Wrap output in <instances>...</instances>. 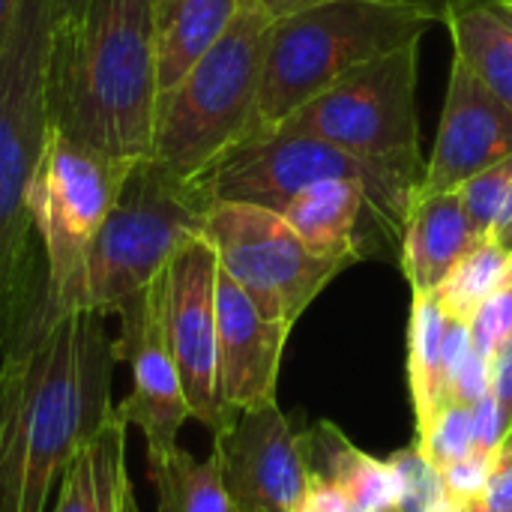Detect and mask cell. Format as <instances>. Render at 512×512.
I'll list each match as a JSON object with an SVG mask.
<instances>
[{
	"mask_svg": "<svg viewBox=\"0 0 512 512\" xmlns=\"http://www.w3.org/2000/svg\"><path fill=\"white\" fill-rule=\"evenodd\" d=\"M420 453L441 471L444 465L468 456L477 450V432H474V408L447 402L435 420L426 426V432L417 435Z\"/></svg>",
	"mask_w": 512,
	"mask_h": 512,
	"instance_id": "25",
	"label": "cell"
},
{
	"mask_svg": "<svg viewBox=\"0 0 512 512\" xmlns=\"http://www.w3.org/2000/svg\"><path fill=\"white\" fill-rule=\"evenodd\" d=\"M459 512H512V510H498V507H489L483 498H474V501H465V504H459L456 507Z\"/></svg>",
	"mask_w": 512,
	"mask_h": 512,
	"instance_id": "39",
	"label": "cell"
},
{
	"mask_svg": "<svg viewBox=\"0 0 512 512\" xmlns=\"http://www.w3.org/2000/svg\"><path fill=\"white\" fill-rule=\"evenodd\" d=\"M474 240L477 234L459 192L417 201L399 237V267L411 285V294H435Z\"/></svg>",
	"mask_w": 512,
	"mask_h": 512,
	"instance_id": "18",
	"label": "cell"
},
{
	"mask_svg": "<svg viewBox=\"0 0 512 512\" xmlns=\"http://www.w3.org/2000/svg\"><path fill=\"white\" fill-rule=\"evenodd\" d=\"M483 501L498 510H512V438L492 453V468H489V480L483 489Z\"/></svg>",
	"mask_w": 512,
	"mask_h": 512,
	"instance_id": "31",
	"label": "cell"
},
{
	"mask_svg": "<svg viewBox=\"0 0 512 512\" xmlns=\"http://www.w3.org/2000/svg\"><path fill=\"white\" fill-rule=\"evenodd\" d=\"M489 378H492V396L501 408L507 438H512V336L489 357Z\"/></svg>",
	"mask_w": 512,
	"mask_h": 512,
	"instance_id": "30",
	"label": "cell"
},
{
	"mask_svg": "<svg viewBox=\"0 0 512 512\" xmlns=\"http://www.w3.org/2000/svg\"><path fill=\"white\" fill-rule=\"evenodd\" d=\"M474 432H477V450H486V453H495L504 441H510L504 420H501V408L492 393L474 405Z\"/></svg>",
	"mask_w": 512,
	"mask_h": 512,
	"instance_id": "32",
	"label": "cell"
},
{
	"mask_svg": "<svg viewBox=\"0 0 512 512\" xmlns=\"http://www.w3.org/2000/svg\"><path fill=\"white\" fill-rule=\"evenodd\" d=\"M15 9H18V0H0V51H3L6 36H9L12 18H15Z\"/></svg>",
	"mask_w": 512,
	"mask_h": 512,
	"instance_id": "37",
	"label": "cell"
},
{
	"mask_svg": "<svg viewBox=\"0 0 512 512\" xmlns=\"http://www.w3.org/2000/svg\"><path fill=\"white\" fill-rule=\"evenodd\" d=\"M507 156H512V111L474 78L459 57H453L438 138L423 165L414 204L456 192L462 183Z\"/></svg>",
	"mask_w": 512,
	"mask_h": 512,
	"instance_id": "14",
	"label": "cell"
},
{
	"mask_svg": "<svg viewBox=\"0 0 512 512\" xmlns=\"http://www.w3.org/2000/svg\"><path fill=\"white\" fill-rule=\"evenodd\" d=\"M219 384L231 414L276 402L282 354L291 330L267 321L255 303L219 270Z\"/></svg>",
	"mask_w": 512,
	"mask_h": 512,
	"instance_id": "15",
	"label": "cell"
},
{
	"mask_svg": "<svg viewBox=\"0 0 512 512\" xmlns=\"http://www.w3.org/2000/svg\"><path fill=\"white\" fill-rule=\"evenodd\" d=\"M210 450L219 459L234 512H291L306 492L303 441L279 402L237 414Z\"/></svg>",
	"mask_w": 512,
	"mask_h": 512,
	"instance_id": "13",
	"label": "cell"
},
{
	"mask_svg": "<svg viewBox=\"0 0 512 512\" xmlns=\"http://www.w3.org/2000/svg\"><path fill=\"white\" fill-rule=\"evenodd\" d=\"M512 189V156L495 162L492 168L480 171L477 177H471L468 183H462L456 192L465 204V213H468V222L480 237H489L504 201H507V192Z\"/></svg>",
	"mask_w": 512,
	"mask_h": 512,
	"instance_id": "26",
	"label": "cell"
},
{
	"mask_svg": "<svg viewBox=\"0 0 512 512\" xmlns=\"http://www.w3.org/2000/svg\"><path fill=\"white\" fill-rule=\"evenodd\" d=\"M489 237H492L498 246H504L507 252L512 249V189L507 192V201H504V207H501V213H498V219H495Z\"/></svg>",
	"mask_w": 512,
	"mask_h": 512,
	"instance_id": "35",
	"label": "cell"
},
{
	"mask_svg": "<svg viewBox=\"0 0 512 512\" xmlns=\"http://www.w3.org/2000/svg\"><path fill=\"white\" fill-rule=\"evenodd\" d=\"M291 512H348V504H345L342 492L336 489V483L309 471L306 492Z\"/></svg>",
	"mask_w": 512,
	"mask_h": 512,
	"instance_id": "33",
	"label": "cell"
},
{
	"mask_svg": "<svg viewBox=\"0 0 512 512\" xmlns=\"http://www.w3.org/2000/svg\"><path fill=\"white\" fill-rule=\"evenodd\" d=\"M48 0H18L0 51V351L45 273L27 192L48 138Z\"/></svg>",
	"mask_w": 512,
	"mask_h": 512,
	"instance_id": "3",
	"label": "cell"
},
{
	"mask_svg": "<svg viewBox=\"0 0 512 512\" xmlns=\"http://www.w3.org/2000/svg\"><path fill=\"white\" fill-rule=\"evenodd\" d=\"M390 462H393L399 483H402L396 512H432L447 498L444 483H441V471L420 453L417 441L405 450H396L390 456Z\"/></svg>",
	"mask_w": 512,
	"mask_h": 512,
	"instance_id": "27",
	"label": "cell"
},
{
	"mask_svg": "<svg viewBox=\"0 0 512 512\" xmlns=\"http://www.w3.org/2000/svg\"><path fill=\"white\" fill-rule=\"evenodd\" d=\"M420 42L390 51L309 99L273 132L321 138L375 168L420 186V120H417Z\"/></svg>",
	"mask_w": 512,
	"mask_h": 512,
	"instance_id": "7",
	"label": "cell"
},
{
	"mask_svg": "<svg viewBox=\"0 0 512 512\" xmlns=\"http://www.w3.org/2000/svg\"><path fill=\"white\" fill-rule=\"evenodd\" d=\"M207 207L210 201L195 180L177 177L153 156L135 159L81 273L60 297L48 294L51 303L60 312L117 315L189 240L204 234Z\"/></svg>",
	"mask_w": 512,
	"mask_h": 512,
	"instance_id": "5",
	"label": "cell"
},
{
	"mask_svg": "<svg viewBox=\"0 0 512 512\" xmlns=\"http://www.w3.org/2000/svg\"><path fill=\"white\" fill-rule=\"evenodd\" d=\"M258 9H264L273 21L285 18V15H294V12H303L309 6H318V3H327V0H252Z\"/></svg>",
	"mask_w": 512,
	"mask_h": 512,
	"instance_id": "34",
	"label": "cell"
},
{
	"mask_svg": "<svg viewBox=\"0 0 512 512\" xmlns=\"http://www.w3.org/2000/svg\"><path fill=\"white\" fill-rule=\"evenodd\" d=\"M471 345L483 354L492 357L507 339L512 336V285L498 288L468 321Z\"/></svg>",
	"mask_w": 512,
	"mask_h": 512,
	"instance_id": "28",
	"label": "cell"
},
{
	"mask_svg": "<svg viewBox=\"0 0 512 512\" xmlns=\"http://www.w3.org/2000/svg\"><path fill=\"white\" fill-rule=\"evenodd\" d=\"M273 18L252 0L228 33L159 96L153 159L183 180L204 177L255 129Z\"/></svg>",
	"mask_w": 512,
	"mask_h": 512,
	"instance_id": "6",
	"label": "cell"
},
{
	"mask_svg": "<svg viewBox=\"0 0 512 512\" xmlns=\"http://www.w3.org/2000/svg\"><path fill=\"white\" fill-rule=\"evenodd\" d=\"M393 512H396V510H393Z\"/></svg>",
	"mask_w": 512,
	"mask_h": 512,
	"instance_id": "42",
	"label": "cell"
},
{
	"mask_svg": "<svg viewBox=\"0 0 512 512\" xmlns=\"http://www.w3.org/2000/svg\"><path fill=\"white\" fill-rule=\"evenodd\" d=\"M318 180L363 183L390 237H402V225L414 207V186L312 135L267 132L246 138L195 183L207 201H246L279 210L291 195Z\"/></svg>",
	"mask_w": 512,
	"mask_h": 512,
	"instance_id": "8",
	"label": "cell"
},
{
	"mask_svg": "<svg viewBox=\"0 0 512 512\" xmlns=\"http://www.w3.org/2000/svg\"><path fill=\"white\" fill-rule=\"evenodd\" d=\"M165 291L168 267L120 309V336L114 342L117 360L129 363L132 387L123 402H114V414L135 426L144 438L147 456H159L177 447L186 426L189 405L174 366V354L165 330Z\"/></svg>",
	"mask_w": 512,
	"mask_h": 512,
	"instance_id": "12",
	"label": "cell"
},
{
	"mask_svg": "<svg viewBox=\"0 0 512 512\" xmlns=\"http://www.w3.org/2000/svg\"><path fill=\"white\" fill-rule=\"evenodd\" d=\"M489 468H492V453H486V450H474V453L444 465L441 468V483H444L447 501H453L459 507L465 501L483 498Z\"/></svg>",
	"mask_w": 512,
	"mask_h": 512,
	"instance_id": "29",
	"label": "cell"
},
{
	"mask_svg": "<svg viewBox=\"0 0 512 512\" xmlns=\"http://www.w3.org/2000/svg\"><path fill=\"white\" fill-rule=\"evenodd\" d=\"M408 387L417 435L450 402V318L435 294H414L408 324Z\"/></svg>",
	"mask_w": 512,
	"mask_h": 512,
	"instance_id": "22",
	"label": "cell"
},
{
	"mask_svg": "<svg viewBox=\"0 0 512 512\" xmlns=\"http://www.w3.org/2000/svg\"><path fill=\"white\" fill-rule=\"evenodd\" d=\"M300 441L309 471L336 483L348 512H393L399 507L402 483L390 459L363 453L330 420L300 432Z\"/></svg>",
	"mask_w": 512,
	"mask_h": 512,
	"instance_id": "19",
	"label": "cell"
},
{
	"mask_svg": "<svg viewBox=\"0 0 512 512\" xmlns=\"http://www.w3.org/2000/svg\"><path fill=\"white\" fill-rule=\"evenodd\" d=\"M507 285H512V249L507 252Z\"/></svg>",
	"mask_w": 512,
	"mask_h": 512,
	"instance_id": "41",
	"label": "cell"
},
{
	"mask_svg": "<svg viewBox=\"0 0 512 512\" xmlns=\"http://www.w3.org/2000/svg\"><path fill=\"white\" fill-rule=\"evenodd\" d=\"M246 3L249 0H156L153 45L159 96L228 33Z\"/></svg>",
	"mask_w": 512,
	"mask_h": 512,
	"instance_id": "21",
	"label": "cell"
},
{
	"mask_svg": "<svg viewBox=\"0 0 512 512\" xmlns=\"http://www.w3.org/2000/svg\"><path fill=\"white\" fill-rule=\"evenodd\" d=\"M432 512H459V510H456V504H453V501H447V498H444V501H441V504H438Z\"/></svg>",
	"mask_w": 512,
	"mask_h": 512,
	"instance_id": "40",
	"label": "cell"
},
{
	"mask_svg": "<svg viewBox=\"0 0 512 512\" xmlns=\"http://www.w3.org/2000/svg\"><path fill=\"white\" fill-rule=\"evenodd\" d=\"M204 240L213 246L219 270L255 309L288 330L348 267L315 255L276 210L246 201H210Z\"/></svg>",
	"mask_w": 512,
	"mask_h": 512,
	"instance_id": "9",
	"label": "cell"
},
{
	"mask_svg": "<svg viewBox=\"0 0 512 512\" xmlns=\"http://www.w3.org/2000/svg\"><path fill=\"white\" fill-rule=\"evenodd\" d=\"M87 6V0H48V12H51V24L69 21L75 18L81 9Z\"/></svg>",
	"mask_w": 512,
	"mask_h": 512,
	"instance_id": "36",
	"label": "cell"
},
{
	"mask_svg": "<svg viewBox=\"0 0 512 512\" xmlns=\"http://www.w3.org/2000/svg\"><path fill=\"white\" fill-rule=\"evenodd\" d=\"M276 213L315 255L345 261L348 267L372 252V234L396 243L384 228L369 189L357 180H318L291 195Z\"/></svg>",
	"mask_w": 512,
	"mask_h": 512,
	"instance_id": "16",
	"label": "cell"
},
{
	"mask_svg": "<svg viewBox=\"0 0 512 512\" xmlns=\"http://www.w3.org/2000/svg\"><path fill=\"white\" fill-rule=\"evenodd\" d=\"M156 0H87L48 45V123L93 150L141 159L153 153L159 75Z\"/></svg>",
	"mask_w": 512,
	"mask_h": 512,
	"instance_id": "2",
	"label": "cell"
},
{
	"mask_svg": "<svg viewBox=\"0 0 512 512\" xmlns=\"http://www.w3.org/2000/svg\"><path fill=\"white\" fill-rule=\"evenodd\" d=\"M129 426L111 417L81 441L57 483L48 512H138L126 468Z\"/></svg>",
	"mask_w": 512,
	"mask_h": 512,
	"instance_id": "17",
	"label": "cell"
},
{
	"mask_svg": "<svg viewBox=\"0 0 512 512\" xmlns=\"http://www.w3.org/2000/svg\"><path fill=\"white\" fill-rule=\"evenodd\" d=\"M132 162L135 159H120L78 144L48 126L27 192V210L42 249L51 297H60L81 273Z\"/></svg>",
	"mask_w": 512,
	"mask_h": 512,
	"instance_id": "10",
	"label": "cell"
},
{
	"mask_svg": "<svg viewBox=\"0 0 512 512\" xmlns=\"http://www.w3.org/2000/svg\"><path fill=\"white\" fill-rule=\"evenodd\" d=\"M216 285L219 261L213 246L201 234L189 240L168 264L165 330L189 417L201 423L213 438L237 420V414L228 411L219 384Z\"/></svg>",
	"mask_w": 512,
	"mask_h": 512,
	"instance_id": "11",
	"label": "cell"
},
{
	"mask_svg": "<svg viewBox=\"0 0 512 512\" xmlns=\"http://www.w3.org/2000/svg\"><path fill=\"white\" fill-rule=\"evenodd\" d=\"M432 24L399 0H327L273 21L249 138L273 132L348 72L420 42Z\"/></svg>",
	"mask_w": 512,
	"mask_h": 512,
	"instance_id": "4",
	"label": "cell"
},
{
	"mask_svg": "<svg viewBox=\"0 0 512 512\" xmlns=\"http://www.w3.org/2000/svg\"><path fill=\"white\" fill-rule=\"evenodd\" d=\"M504 285H507V249L498 246L492 237H480L438 285L435 300L450 321L468 324L474 312Z\"/></svg>",
	"mask_w": 512,
	"mask_h": 512,
	"instance_id": "24",
	"label": "cell"
},
{
	"mask_svg": "<svg viewBox=\"0 0 512 512\" xmlns=\"http://www.w3.org/2000/svg\"><path fill=\"white\" fill-rule=\"evenodd\" d=\"M441 21L474 78L512 111V0H450Z\"/></svg>",
	"mask_w": 512,
	"mask_h": 512,
	"instance_id": "20",
	"label": "cell"
},
{
	"mask_svg": "<svg viewBox=\"0 0 512 512\" xmlns=\"http://www.w3.org/2000/svg\"><path fill=\"white\" fill-rule=\"evenodd\" d=\"M147 480L156 492V512H234L213 450L198 459L177 444L168 453L147 456Z\"/></svg>",
	"mask_w": 512,
	"mask_h": 512,
	"instance_id": "23",
	"label": "cell"
},
{
	"mask_svg": "<svg viewBox=\"0 0 512 512\" xmlns=\"http://www.w3.org/2000/svg\"><path fill=\"white\" fill-rule=\"evenodd\" d=\"M399 3H408V6H414V9L432 15L435 21H441V12H444V6H447L450 0H399Z\"/></svg>",
	"mask_w": 512,
	"mask_h": 512,
	"instance_id": "38",
	"label": "cell"
},
{
	"mask_svg": "<svg viewBox=\"0 0 512 512\" xmlns=\"http://www.w3.org/2000/svg\"><path fill=\"white\" fill-rule=\"evenodd\" d=\"M108 318L60 312L42 282L0 351V512H48L72 453L114 411Z\"/></svg>",
	"mask_w": 512,
	"mask_h": 512,
	"instance_id": "1",
	"label": "cell"
}]
</instances>
